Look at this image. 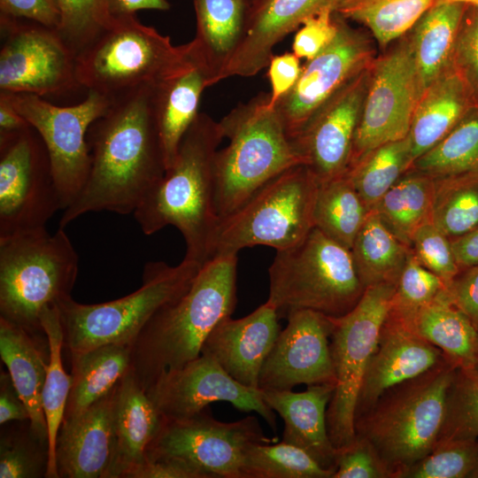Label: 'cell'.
Listing matches in <instances>:
<instances>
[{"label":"cell","instance_id":"obj_32","mask_svg":"<svg viewBox=\"0 0 478 478\" xmlns=\"http://www.w3.org/2000/svg\"><path fill=\"white\" fill-rule=\"evenodd\" d=\"M132 346L105 344L71 355V388L65 417L76 415L109 394L131 369Z\"/></svg>","mask_w":478,"mask_h":478},{"label":"cell","instance_id":"obj_3","mask_svg":"<svg viewBox=\"0 0 478 478\" xmlns=\"http://www.w3.org/2000/svg\"><path fill=\"white\" fill-rule=\"evenodd\" d=\"M237 255L205 262L189 289L158 310L132 344L131 370L147 392L164 374L197 358L236 305Z\"/></svg>","mask_w":478,"mask_h":478},{"label":"cell","instance_id":"obj_10","mask_svg":"<svg viewBox=\"0 0 478 478\" xmlns=\"http://www.w3.org/2000/svg\"><path fill=\"white\" fill-rule=\"evenodd\" d=\"M319 180L306 165L292 166L266 183L234 212L219 220L211 258L237 255L247 247L290 248L314 227Z\"/></svg>","mask_w":478,"mask_h":478},{"label":"cell","instance_id":"obj_14","mask_svg":"<svg viewBox=\"0 0 478 478\" xmlns=\"http://www.w3.org/2000/svg\"><path fill=\"white\" fill-rule=\"evenodd\" d=\"M16 111L42 139L50 158L63 211L77 197L89 170L87 133L112 101L88 91L84 100L58 106L43 97L25 93H4Z\"/></svg>","mask_w":478,"mask_h":478},{"label":"cell","instance_id":"obj_13","mask_svg":"<svg viewBox=\"0 0 478 478\" xmlns=\"http://www.w3.org/2000/svg\"><path fill=\"white\" fill-rule=\"evenodd\" d=\"M63 210L47 148L32 127L0 132V237L42 227Z\"/></svg>","mask_w":478,"mask_h":478},{"label":"cell","instance_id":"obj_37","mask_svg":"<svg viewBox=\"0 0 478 478\" xmlns=\"http://www.w3.org/2000/svg\"><path fill=\"white\" fill-rule=\"evenodd\" d=\"M40 319L48 338L50 350L47 374L42 395L49 443L46 478H58L55 459L56 441L70 392L71 375L66 373L63 366L64 336L57 305L46 306Z\"/></svg>","mask_w":478,"mask_h":478},{"label":"cell","instance_id":"obj_47","mask_svg":"<svg viewBox=\"0 0 478 478\" xmlns=\"http://www.w3.org/2000/svg\"><path fill=\"white\" fill-rule=\"evenodd\" d=\"M447 288L448 284L424 267L411 251L397 282L391 310L402 318H408Z\"/></svg>","mask_w":478,"mask_h":478},{"label":"cell","instance_id":"obj_50","mask_svg":"<svg viewBox=\"0 0 478 478\" xmlns=\"http://www.w3.org/2000/svg\"><path fill=\"white\" fill-rule=\"evenodd\" d=\"M333 478H390V474L369 443L356 436L351 444L339 450Z\"/></svg>","mask_w":478,"mask_h":478},{"label":"cell","instance_id":"obj_36","mask_svg":"<svg viewBox=\"0 0 478 478\" xmlns=\"http://www.w3.org/2000/svg\"><path fill=\"white\" fill-rule=\"evenodd\" d=\"M371 210L364 203L347 173L319 181L314 227L351 250L354 239Z\"/></svg>","mask_w":478,"mask_h":478},{"label":"cell","instance_id":"obj_5","mask_svg":"<svg viewBox=\"0 0 478 478\" xmlns=\"http://www.w3.org/2000/svg\"><path fill=\"white\" fill-rule=\"evenodd\" d=\"M458 366L448 358L386 390L356 416V436L367 441L390 478L435 447L445 415L448 390Z\"/></svg>","mask_w":478,"mask_h":478},{"label":"cell","instance_id":"obj_11","mask_svg":"<svg viewBox=\"0 0 478 478\" xmlns=\"http://www.w3.org/2000/svg\"><path fill=\"white\" fill-rule=\"evenodd\" d=\"M396 286H369L351 312L332 318L330 351L336 382L326 417L330 440L338 450L356 439L358 397L381 328L390 311Z\"/></svg>","mask_w":478,"mask_h":478},{"label":"cell","instance_id":"obj_2","mask_svg":"<svg viewBox=\"0 0 478 478\" xmlns=\"http://www.w3.org/2000/svg\"><path fill=\"white\" fill-rule=\"evenodd\" d=\"M223 138L220 123L199 112L184 135L173 164L134 212L144 235L175 227L185 241L184 258L201 265L211 259L219 222L214 161Z\"/></svg>","mask_w":478,"mask_h":478},{"label":"cell","instance_id":"obj_54","mask_svg":"<svg viewBox=\"0 0 478 478\" xmlns=\"http://www.w3.org/2000/svg\"><path fill=\"white\" fill-rule=\"evenodd\" d=\"M300 58L293 52L273 56L268 64V78L271 86L269 104L274 106L296 84L302 72Z\"/></svg>","mask_w":478,"mask_h":478},{"label":"cell","instance_id":"obj_24","mask_svg":"<svg viewBox=\"0 0 478 478\" xmlns=\"http://www.w3.org/2000/svg\"><path fill=\"white\" fill-rule=\"evenodd\" d=\"M115 389L83 412L63 419L55 449L58 478H109Z\"/></svg>","mask_w":478,"mask_h":478},{"label":"cell","instance_id":"obj_46","mask_svg":"<svg viewBox=\"0 0 478 478\" xmlns=\"http://www.w3.org/2000/svg\"><path fill=\"white\" fill-rule=\"evenodd\" d=\"M60 12L58 33L78 54L112 21L107 0H56Z\"/></svg>","mask_w":478,"mask_h":478},{"label":"cell","instance_id":"obj_44","mask_svg":"<svg viewBox=\"0 0 478 478\" xmlns=\"http://www.w3.org/2000/svg\"><path fill=\"white\" fill-rule=\"evenodd\" d=\"M449 440H478V374L474 370L458 368L448 390L436 443Z\"/></svg>","mask_w":478,"mask_h":478},{"label":"cell","instance_id":"obj_34","mask_svg":"<svg viewBox=\"0 0 478 478\" xmlns=\"http://www.w3.org/2000/svg\"><path fill=\"white\" fill-rule=\"evenodd\" d=\"M358 277L365 288L382 283L397 284L411 252L371 210L351 249Z\"/></svg>","mask_w":478,"mask_h":478},{"label":"cell","instance_id":"obj_23","mask_svg":"<svg viewBox=\"0 0 478 478\" xmlns=\"http://www.w3.org/2000/svg\"><path fill=\"white\" fill-rule=\"evenodd\" d=\"M338 0H256L250 5L243 37L220 73L218 82L229 77H251L268 66L275 45L304 20Z\"/></svg>","mask_w":478,"mask_h":478},{"label":"cell","instance_id":"obj_30","mask_svg":"<svg viewBox=\"0 0 478 478\" xmlns=\"http://www.w3.org/2000/svg\"><path fill=\"white\" fill-rule=\"evenodd\" d=\"M197 30L189 42L194 54L207 68L211 86L238 48L250 9L247 0H192Z\"/></svg>","mask_w":478,"mask_h":478},{"label":"cell","instance_id":"obj_20","mask_svg":"<svg viewBox=\"0 0 478 478\" xmlns=\"http://www.w3.org/2000/svg\"><path fill=\"white\" fill-rule=\"evenodd\" d=\"M371 65L338 89L292 140L319 181L340 175L350 166Z\"/></svg>","mask_w":478,"mask_h":478},{"label":"cell","instance_id":"obj_9","mask_svg":"<svg viewBox=\"0 0 478 478\" xmlns=\"http://www.w3.org/2000/svg\"><path fill=\"white\" fill-rule=\"evenodd\" d=\"M202 266L185 258L176 266L150 261L142 286L129 295L100 304H81L72 297L60 300L64 347L73 355L105 344L132 346L151 317L189 289Z\"/></svg>","mask_w":478,"mask_h":478},{"label":"cell","instance_id":"obj_29","mask_svg":"<svg viewBox=\"0 0 478 478\" xmlns=\"http://www.w3.org/2000/svg\"><path fill=\"white\" fill-rule=\"evenodd\" d=\"M474 106L466 84L451 66L424 90L413 113L408 134L413 161L440 142Z\"/></svg>","mask_w":478,"mask_h":478},{"label":"cell","instance_id":"obj_53","mask_svg":"<svg viewBox=\"0 0 478 478\" xmlns=\"http://www.w3.org/2000/svg\"><path fill=\"white\" fill-rule=\"evenodd\" d=\"M447 289L453 304L470 319L478 331V265L460 270Z\"/></svg>","mask_w":478,"mask_h":478},{"label":"cell","instance_id":"obj_1","mask_svg":"<svg viewBox=\"0 0 478 478\" xmlns=\"http://www.w3.org/2000/svg\"><path fill=\"white\" fill-rule=\"evenodd\" d=\"M89 170L59 227L80 216L107 211L134 213L164 176L166 164L153 108V88L112 101L87 133Z\"/></svg>","mask_w":478,"mask_h":478},{"label":"cell","instance_id":"obj_26","mask_svg":"<svg viewBox=\"0 0 478 478\" xmlns=\"http://www.w3.org/2000/svg\"><path fill=\"white\" fill-rule=\"evenodd\" d=\"M162 420L163 416L130 369L115 389L114 451L109 478H128L143 464Z\"/></svg>","mask_w":478,"mask_h":478},{"label":"cell","instance_id":"obj_18","mask_svg":"<svg viewBox=\"0 0 478 478\" xmlns=\"http://www.w3.org/2000/svg\"><path fill=\"white\" fill-rule=\"evenodd\" d=\"M286 327L266 358L259 390H292L300 384H332L335 374L330 351L332 317L300 309L290 312Z\"/></svg>","mask_w":478,"mask_h":478},{"label":"cell","instance_id":"obj_42","mask_svg":"<svg viewBox=\"0 0 478 478\" xmlns=\"http://www.w3.org/2000/svg\"><path fill=\"white\" fill-rule=\"evenodd\" d=\"M246 478H333L335 470L322 467L301 448L285 443H255L244 457Z\"/></svg>","mask_w":478,"mask_h":478},{"label":"cell","instance_id":"obj_57","mask_svg":"<svg viewBox=\"0 0 478 478\" xmlns=\"http://www.w3.org/2000/svg\"><path fill=\"white\" fill-rule=\"evenodd\" d=\"M451 243L460 270L478 265V224L467 232L451 238Z\"/></svg>","mask_w":478,"mask_h":478},{"label":"cell","instance_id":"obj_33","mask_svg":"<svg viewBox=\"0 0 478 478\" xmlns=\"http://www.w3.org/2000/svg\"><path fill=\"white\" fill-rule=\"evenodd\" d=\"M466 4H434L408 32L424 90L451 66L455 42Z\"/></svg>","mask_w":478,"mask_h":478},{"label":"cell","instance_id":"obj_59","mask_svg":"<svg viewBox=\"0 0 478 478\" xmlns=\"http://www.w3.org/2000/svg\"><path fill=\"white\" fill-rule=\"evenodd\" d=\"M31 127L7 97L0 94V132H15Z\"/></svg>","mask_w":478,"mask_h":478},{"label":"cell","instance_id":"obj_39","mask_svg":"<svg viewBox=\"0 0 478 478\" xmlns=\"http://www.w3.org/2000/svg\"><path fill=\"white\" fill-rule=\"evenodd\" d=\"M413 162L409 136L382 144L350 166L347 173L355 189L372 210Z\"/></svg>","mask_w":478,"mask_h":478},{"label":"cell","instance_id":"obj_38","mask_svg":"<svg viewBox=\"0 0 478 478\" xmlns=\"http://www.w3.org/2000/svg\"><path fill=\"white\" fill-rule=\"evenodd\" d=\"M436 0H338L335 12L368 28L381 46L407 34Z\"/></svg>","mask_w":478,"mask_h":478},{"label":"cell","instance_id":"obj_22","mask_svg":"<svg viewBox=\"0 0 478 478\" xmlns=\"http://www.w3.org/2000/svg\"><path fill=\"white\" fill-rule=\"evenodd\" d=\"M279 319L268 301L243 318L227 316L210 332L200 354L214 359L239 383L258 389L260 370L280 332Z\"/></svg>","mask_w":478,"mask_h":478},{"label":"cell","instance_id":"obj_12","mask_svg":"<svg viewBox=\"0 0 478 478\" xmlns=\"http://www.w3.org/2000/svg\"><path fill=\"white\" fill-rule=\"evenodd\" d=\"M206 408L186 418L163 417L145 459L180 463L199 478H246L244 457L248 446L275 443L277 437L266 436L254 416L222 422Z\"/></svg>","mask_w":478,"mask_h":478},{"label":"cell","instance_id":"obj_16","mask_svg":"<svg viewBox=\"0 0 478 478\" xmlns=\"http://www.w3.org/2000/svg\"><path fill=\"white\" fill-rule=\"evenodd\" d=\"M0 92L39 96L81 88L76 55L57 29L0 16Z\"/></svg>","mask_w":478,"mask_h":478},{"label":"cell","instance_id":"obj_52","mask_svg":"<svg viewBox=\"0 0 478 478\" xmlns=\"http://www.w3.org/2000/svg\"><path fill=\"white\" fill-rule=\"evenodd\" d=\"M0 16L27 19L57 30L60 25L56 0H0Z\"/></svg>","mask_w":478,"mask_h":478},{"label":"cell","instance_id":"obj_21","mask_svg":"<svg viewBox=\"0 0 478 478\" xmlns=\"http://www.w3.org/2000/svg\"><path fill=\"white\" fill-rule=\"evenodd\" d=\"M445 359L439 348L417 335L390 308L364 376L355 418L389 389L428 372Z\"/></svg>","mask_w":478,"mask_h":478},{"label":"cell","instance_id":"obj_40","mask_svg":"<svg viewBox=\"0 0 478 478\" xmlns=\"http://www.w3.org/2000/svg\"><path fill=\"white\" fill-rule=\"evenodd\" d=\"M411 168L434 179L478 169V106L417 158Z\"/></svg>","mask_w":478,"mask_h":478},{"label":"cell","instance_id":"obj_4","mask_svg":"<svg viewBox=\"0 0 478 478\" xmlns=\"http://www.w3.org/2000/svg\"><path fill=\"white\" fill-rule=\"evenodd\" d=\"M228 144L214 161V209L219 220L287 169L306 165L289 138L269 93L238 104L220 121Z\"/></svg>","mask_w":478,"mask_h":478},{"label":"cell","instance_id":"obj_27","mask_svg":"<svg viewBox=\"0 0 478 478\" xmlns=\"http://www.w3.org/2000/svg\"><path fill=\"white\" fill-rule=\"evenodd\" d=\"M46 334L35 335L0 318V356L29 412L30 428L48 443L42 395L49 364Z\"/></svg>","mask_w":478,"mask_h":478},{"label":"cell","instance_id":"obj_45","mask_svg":"<svg viewBox=\"0 0 478 478\" xmlns=\"http://www.w3.org/2000/svg\"><path fill=\"white\" fill-rule=\"evenodd\" d=\"M478 440H449L433 450L395 478H469L475 466Z\"/></svg>","mask_w":478,"mask_h":478},{"label":"cell","instance_id":"obj_15","mask_svg":"<svg viewBox=\"0 0 478 478\" xmlns=\"http://www.w3.org/2000/svg\"><path fill=\"white\" fill-rule=\"evenodd\" d=\"M422 94L407 33L371 65L350 166L382 144L405 138Z\"/></svg>","mask_w":478,"mask_h":478},{"label":"cell","instance_id":"obj_43","mask_svg":"<svg viewBox=\"0 0 478 478\" xmlns=\"http://www.w3.org/2000/svg\"><path fill=\"white\" fill-rule=\"evenodd\" d=\"M1 426L0 478L46 477L49 446L33 433L29 420Z\"/></svg>","mask_w":478,"mask_h":478},{"label":"cell","instance_id":"obj_28","mask_svg":"<svg viewBox=\"0 0 478 478\" xmlns=\"http://www.w3.org/2000/svg\"><path fill=\"white\" fill-rule=\"evenodd\" d=\"M210 86L209 72L190 45L189 62L153 88L154 114L166 171L173 164L184 135L199 113L203 91Z\"/></svg>","mask_w":478,"mask_h":478},{"label":"cell","instance_id":"obj_49","mask_svg":"<svg viewBox=\"0 0 478 478\" xmlns=\"http://www.w3.org/2000/svg\"><path fill=\"white\" fill-rule=\"evenodd\" d=\"M451 66L462 77L478 106V6L467 5L458 31Z\"/></svg>","mask_w":478,"mask_h":478},{"label":"cell","instance_id":"obj_63","mask_svg":"<svg viewBox=\"0 0 478 478\" xmlns=\"http://www.w3.org/2000/svg\"><path fill=\"white\" fill-rule=\"evenodd\" d=\"M256 0H247V2L250 4V5L254 3Z\"/></svg>","mask_w":478,"mask_h":478},{"label":"cell","instance_id":"obj_41","mask_svg":"<svg viewBox=\"0 0 478 478\" xmlns=\"http://www.w3.org/2000/svg\"><path fill=\"white\" fill-rule=\"evenodd\" d=\"M433 223L448 237L478 224V169L434 179Z\"/></svg>","mask_w":478,"mask_h":478},{"label":"cell","instance_id":"obj_62","mask_svg":"<svg viewBox=\"0 0 478 478\" xmlns=\"http://www.w3.org/2000/svg\"><path fill=\"white\" fill-rule=\"evenodd\" d=\"M474 371L478 374V352H477V358H476V364Z\"/></svg>","mask_w":478,"mask_h":478},{"label":"cell","instance_id":"obj_61","mask_svg":"<svg viewBox=\"0 0 478 478\" xmlns=\"http://www.w3.org/2000/svg\"><path fill=\"white\" fill-rule=\"evenodd\" d=\"M469 478H478V453H477V459H476L475 466H474Z\"/></svg>","mask_w":478,"mask_h":478},{"label":"cell","instance_id":"obj_25","mask_svg":"<svg viewBox=\"0 0 478 478\" xmlns=\"http://www.w3.org/2000/svg\"><path fill=\"white\" fill-rule=\"evenodd\" d=\"M335 385H309L305 391L260 390L266 404L284 421L281 441L296 445L322 467L336 471L339 450L329 437L327 409Z\"/></svg>","mask_w":478,"mask_h":478},{"label":"cell","instance_id":"obj_17","mask_svg":"<svg viewBox=\"0 0 478 478\" xmlns=\"http://www.w3.org/2000/svg\"><path fill=\"white\" fill-rule=\"evenodd\" d=\"M334 17L338 31L333 42L306 61L295 86L274 105L291 140L338 89L374 61L366 34L335 12Z\"/></svg>","mask_w":478,"mask_h":478},{"label":"cell","instance_id":"obj_31","mask_svg":"<svg viewBox=\"0 0 478 478\" xmlns=\"http://www.w3.org/2000/svg\"><path fill=\"white\" fill-rule=\"evenodd\" d=\"M402 319L417 335L439 348L459 368L474 369L478 331L453 304L448 289L410 317Z\"/></svg>","mask_w":478,"mask_h":478},{"label":"cell","instance_id":"obj_35","mask_svg":"<svg viewBox=\"0 0 478 478\" xmlns=\"http://www.w3.org/2000/svg\"><path fill=\"white\" fill-rule=\"evenodd\" d=\"M434 178L410 168L372 209L410 247L415 231L432 221Z\"/></svg>","mask_w":478,"mask_h":478},{"label":"cell","instance_id":"obj_6","mask_svg":"<svg viewBox=\"0 0 478 478\" xmlns=\"http://www.w3.org/2000/svg\"><path fill=\"white\" fill-rule=\"evenodd\" d=\"M79 258L59 227L0 237V318L35 335H44L41 313L71 297Z\"/></svg>","mask_w":478,"mask_h":478},{"label":"cell","instance_id":"obj_58","mask_svg":"<svg viewBox=\"0 0 478 478\" xmlns=\"http://www.w3.org/2000/svg\"><path fill=\"white\" fill-rule=\"evenodd\" d=\"M107 5L112 17L134 15L141 10L167 11L170 9L167 0H107Z\"/></svg>","mask_w":478,"mask_h":478},{"label":"cell","instance_id":"obj_48","mask_svg":"<svg viewBox=\"0 0 478 478\" xmlns=\"http://www.w3.org/2000/svg\"><path fill=\"white\" fill-rule=\"evenodd\" d=\"M411 251L427 269L449 284L460 269L456 262L451 238L429 221L420 227L411 240Z\"/></svg>","mask_w":478,"mask_h":478},{"label":"cell","instance_id":"obj_8","mask_svg":"<svg viewBox=\"0 0 478 478\" xmlns=\"http://www.w3.org/2000/svg\"><path fill=\"white\" fill-rule=\"evenodd\" d=\"M268 274L267 301L279 318L300 309L339 318L355 307L366 289L351 250L316 227L297 244L276 251Z\"/></svg>","mask_w":478,"mask_h":478},{"label":"cell","instance_id":"obj_60","mask_svg":"<svg viewBox=\"0 0 478 478\" xmlns=\"http://www.w3.org/2000/svg\"><path fill=\"white\" fill-rule=\"evenodd\" d=\"M446 3H462L467 5L478 6V0H436L435 4H446Z\"/></svg>","mask_w":478,"mask_h":478},{"label":"cell","instance_id":"obj_51","mask_svg":"<svg viewBox=\"0 0 478 478\" xmlns=\"http://www.w3.org/2000/svg\"><path fill=\"white\" fill-rule=\"evenodd\" d=\"M337 31L334 10L326 9L304 20L292 43L293 53L299 58L310 60L333 42Z\"/></svg>","mask_w":478,"mask_h":478},{"label":"cell","instance_id":"obj_55","mask_svg":"<svg viewBox=\"0 0 478 478\" xmlns=\"http://www.w3.org/2000/svg\"><path fill=\"white\" fill-rule=\"evenodd\" d=\"M29 420L27 405L18 393L9 373L0 374V424Z\"/></svg>","mask_w":478,"mask_h":478},{"label":"cell","instance_id":"obj_56","mask_svg":"<svg viewBox=\"0 0 478 478\" xmlns=\"http://www.w3.org/2000/svg\"><path fill=\"white\" fill-rule=\"evenodd\" d=\"M128 478H199L185 466L169 460L145 459Z\"/></svg>","mask_w":478,"mask_h":478},{"label":"cell","instance_id":"obj_7","mask_svg":"<svg viewBox=\"0 0 478 478\" xmlns=\"http://www.w3.org/2000/svg\"><path fill=\"white\" fill-rule=\"evenodd\" d=\"M190 58L189 42L174 46L169 36L136 19L114 17L78 52V84L111 101L154 88L181 69Z\"/></svg>","mask_w":478,"mask_h":478},{"label":"cell","instance_id":"obj_19","mask_svg":"<svg viewBox=\"0 0 478 478\" xmlns=\"http://www.w3.org/2000/svg\"><path fill=\"white\" fill-rule=\"evenodd\" d=\"M146 393L166 419L189 417L212 403L225 401L241 412H256L276 430L275 412L261 391L239 383L206 355L164 374Z\"/></svg>","mask_w":478,"mask_h":478}]
</instances>
